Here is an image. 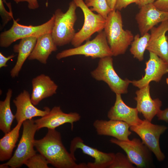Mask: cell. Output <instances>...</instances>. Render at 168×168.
Returning a JSON list of instances; mask_svg holds the SVG:
<instances>
[{"label": "cell", "instance_id": "obj_1", "mask_svg": "<svg viewBox=\"0 0 168 168\" xmlns=\"http://www.w3.org/2000/svg\"><path fill=\"white\" fill-rule=\"evenodd\" d=\"M34 146L49 164L57 168H87L86 164L76 163V158L63 144L61 134L55 129H48L43 138L35 140Z\"/></svg>", "mask_w": 168, "mask_h": 168}, {"label": "cell", "instance_id": "obj_2", "mask_svg": "<svg viewBox=\"0 0 168 168\" xmlns=\"http://www.w3.org/2000/svg\"><path fill=\"white\" fill-rule=\"evenodd\" d=\"M104 31L113 56L124 54L133 40L132 32L123 29L121 14L118 10H112L108 15Z\"/></svg>", "mask_w": 168, "mask_h": 168}, {"label": "cell", "instance_id": "obj_3", "mask_svg": "<svg viewBox=\"0 0 168 168\" xmlns=\"http://www.w3.org/2000/svg\"><path fill=\"white\" fill-rule=\"evenodd\" d=\"M77 7L72 0L69 3L65 13L60 9L55 12V21L51 32L54 40L57 46H62L71 43L76 32L74 24L77 19L76 11Z\"/></svg>", "mask_w": 168, "mask_h": 168}, {"label": "cell", "instance_id": "obj_4", "mask_svg": "<svg viewBox=\"0 0 168 168\" xmlns=\"http://www.w3.org/2000/svg\"><path fill=\"white\" fill-rule=\"evenodd\" d=\"M22 125V135L16 150L7 162L0 165V168H19L28 159L36 153L34 147V136L38 130L37 126L32 119L24 121Z\"/></svg>", "mask_w": 168, "mask_h": 168}, {"label": "cell", "instance_id": "obj_5", "mask_svg": "<svg viewBox=\"0 0 168 168\" xmlns=\"http://www.w3.org/2000/svg\"><path fill=\"white\" fill-rule=\"evenodd\" d=\"M13 24L8 30L2 32L0 35V46L7 48L13 43L22 38L35 37L37 38L46 34L51 33L55 21V16L53 14L46 22L37 26H24L20 24L13 19Z\"/></svg>", "mask_w": 168, "mask_h": 168}, {"label": "cell", "instance_id": "obj_6", "mask_svg": "<svg viewBox=\"0 0 168 168\" xmlns=\"http://www.w3.org/2000/svg\"><path fill=\"white\" fill-rule=\"evenodd\" d=\"M96 36L91 40H88L83 45L64 50L56 55L58 60L76 55H83L92 58H102L113 56L108 44L105 31L98 33Z\"/></svg>", "mask_w": 168, "mask_h": 168}, {"label": "cell", "instance_id": "obj_7", "mask_svg": "<svg viewBox=\"0 0 168 168\" xmlns=\"http://www.w3.org/2000/svg\"><path fill=\"white\" fill-rule=\"evenodd\" d=\"M91 75L96 80L105 82L115 94L121 95L128 92L130 80L123 79L118 76L114 68L111 56L100 58L97 67L91 72Z\"/></svg>", "mask_w": 168, "mask_h": 168}, {"label": "cell", "instance_id": "obj_8", "mask_svg": "<svg viewBox=\"0 0 168 168\" xmlns=\"http://www.w3.org/2000/svg\"><path fill=\"white\" fill-rule=\"evenodd\" d=\"M77 7L83 12L84 20L82 28L77 32L71 42L74 47L79 46L85 41L89 40L96 32L99 33L105 28L106 20L99 14H96L89 8L83 0H73Z\"/></svg>", "mask_w": 168, "mask_h": 168}, {"label": "cell", "instance_id": "obj_9", "mask_svg": "<svg viewBox=\"0 0 168 168\" xmlns=\"http://www.w3.org/2000/svg\"><path fill=\"white\" fill-rule=\"evenodd\" d=\"M167 128L165 126L154 124L145 119L142 120L139 124L130 127V130L140 137L142 142L160 161L164 160L165 157L161 150L160 138Z\"/></svg>", "mask_w": 168, "mask_h": 168}, {"label": "cell", "instance_id": "obj_10", "mask_svg": "<svg viewBox=\"0 0 168 168\" xmlns=\"http://www.w3.org/2000/svg\"><path fill=\"white\" fill-rule=\"evenodd\" d=\"M110 141L123 149L131 162L138 168L147 167L151 161V151L138 138L125 141L112 138Z\"/></svg>", "mask_w": 168, "mask_h": 168}, {"label": "cell", "instance_id": "obj_11", "mask_svg": "<svg viewBox=\"0 0 168 168\" xmlns=\"http://www.w3.org/2000/svg\"><path fill=\"white\" fill-rule=\"evenodd\" d=\"M94 159V162L86 164L87 168H109L113 162L115 156L113 153H105L85 144L79 137L74 138L71 141L70 152L74 157L75 152L77 149Z\"/></svg>", "mask_w": 168, "mask_h": 168}, {"label": "cell", "instance_id": "obj_12", "mask_svg": "<svg viewBox=\"0 0 168 168\" xmlns=\"http://www.w3.org/2000/svg\"><path fill=\"white\" fill-rule=\"evenodd\" d=\"M149 52V59L145 63L144 75L139 80L130 81V83L139 89L152 81L159 82L164 75L168 73V64L155 54Z\"/></svg>", "mask_w": 168, "mask_h": 168}, {"label": "cell", "instance_id": "obj_13", "mask_svg": "<svg viewBox=\"0 0 168 168\" xmlns=\"http://www.w3.org/2000/svg\"><path fill=\"white\" fill-rule=\"evenodd\" d=\"M81 116L77 113H66L63 111L60 106H54L49 113L41 118L34 120L38 130L43 128L54 129L65 123L71 124L72 130L73 123L80 120Z\"/></svg>", "mask_w": 168, "mask_h": 168}, {"label": "cell", "instance_id": "obj_14", "mask_svg": "<svg viewBox=\"0 0 168 168\" xmlns=\"http://www.w3.org/2000/svg\"><path fill=\"white\" fill-rule=\"evenodd\" d=\"M140 8L135 19L141 36L148 33L158 23L168 20V12L160 10L153 3L145 5Z\"/></svg>", "mask_w": 168, "mask_h": 168}, {"label": "cell", "instance_id": "obj_15", "mask_svg": "<svg viewBox=\"0 0 168 168\" xmlns=\"http://www.w3.org/2000/svg\"><path fill=\"white\" fill-rule=\"evenodd\" d=\"M16 107L15 114L17 123L23 122L26 120L32 119L36 117H43L50 110L47 107L44 108V110L39 109L32 103L30 94L26 90H24L13 100Z\"/></svg>", "mask_w": 168, "mask_h": 168}, {"label": "cell", "instance_id": "obj_16", "mask_svg": "<svg viewBox=\"0 0 168 168\" xmlns=\"http://www.w3.org/2000/svg\"><path fill=\"white\" fill-rule=\"evenodd\" d=\"M150 37L146 49L159 56L168 64V20L150 30Z\"/></svg>", "mask_w": 168, "mask_h": 168}, {"label": "cell", "instance_id": "obj_17", "mask_svg": "<svg viewBox=\"0 0 168 168\" xmlns=\"http://www.w3.org/2000/svg\"><path fill=\"white\" fill-rule=\"evenodd\" d=\"M149 84L139 89L135 92L134 98L137 102L136 108L142 114L145 119L151 122L161 110L162 102L158 98L152 99L150 94Z\"/></svg>", "mask_w": 168, "mask_h": 168}, {"label": "cell", "instance_id": "obj_18", "mask_svg": "<svg viewBox=\"0 0 168 168\" xmlns=\"http://www.w3.org/2000/svg\"><path fill=\"white\" fill-rule=\"evenodd\" d=\"M93 125L99 135L110 136L122 141L130 140L128 137L132 133L129 130L130 126L124 121L96 119Z\"/></svg>", "mask_w": 168, "mask_h": 168}, {"label": "cell", "instance_id": "obj_19", "mask_svg": "<svg viewBox=\"0 0 168 168\" xmlns=\"http://www.w3.org/2000/svg\"><path fill=\"white\" fill-rule=\"evenodd\" d=\"M138 112L136 107H130L125 104L121 94H116L114 104L109 111L107 117L109 119L124 121L131 126L142 122L138 117Z\"/></svg>", "mask_w": 168, "mask_h": 168}, {"label": "cell", "instance_id": "obj_20", "mask_svg": "<svg viewBox=\"0 0 168 168\" xmlns=\"http://www.w3.org/2000/svg\"><path fill=\"white\" fill-rule=\"evenodd\" d=\"M32 84L30 98L35 105H38L43 99L55 94L58 87L49 76L43 74L33 78Z\"/></svg>", "mask_w": 168, "mask_h": 168}, {"label": "cell", "instance_id": "obj_21", "mask_svg": "<svg viewBox=\"0 0 168 168\" xmlns=\"http://www.w3.org/2000/svg\"><path fill=\"white\" fill-rule=\"evenodd\" d=\"M57 46L51 33L44 34L37 38L34 48L28 58L29 60H37L46 64L50 55L57 50Z\"/></svg>", "mask_w": 168, "mask_h": 168}, {"label": "cell", "instance_id": "obj_22", "mask_svg": "<svg viewBox=\"0 0 168 168\" xmlns=\"http://www.w3.org/2000/svg\"><path fill=\"white\" fill-rule=\"evenodd\" d=\"M37 38L30 37L21 39L19 43L13 47L14 52L18 53L16 63L10 71V75L14 78L18 76L25 62L30 55L36 44Z\"/></svg>", "mask_w": 168, "mask_h": 168}, {"label": "cell", "instance_id": "obj_23", "mask_svg": "<svg viewBox=\"0 0 168 168\" xmlns=\"http://www.w3.org/2000/svg\"><path fill=\"white\" fill-rule=\"evenodd\" d=\"M23 122H19L10 132L5 133L0 139V161L9 160L12 157L13 150L16 147Z\"/></svg>", "mask_w": 168, "mask_h": 168}, {"label": "cell", "instance_id": "obj_24", "mask_svg": "<svg viewBox=\"0 0 168 168\" xmlns=\"http://www.w3.org/2000/svg\"><path fill=\"white\" fill-rule=\"evenodd\" d=\"M12 94V90L9 89L5 100L0 101V129L5 134L11 130L12 123L15 118L10 107Z\"/></svg>", "mask_w": 168, "mask_h": 168}, {"label": "cell", "instance_id": "obj_25", "mask_svg": "<svg viewBox=\"0 0 168 168\" xmlns=\"http://www.w3.org/2000/svg\"><path fill=\"white\" fill-rule=\"evenodd\" d=\"M150 37V34L147 33L140 37L138 34L134 37L133 40L131 44L130 52L134 58L140 61L144 59V55Z\"/></svg>", "mask_w": 168, "mask_h": 168}, {"label": "cell", "instance_id": "obj_26", "mask_svg": "<svg viewBox=\"0 0 168 168\" xmlns=\"http://www.w3.org/2000/svg\"><path fill=\"white\" fill-rule=\"evenodd\" d=\"M92 12L95 11L106 19L109 13L112 10L109 6L106 0H88L85 2Z\"/></svg>", "mask_w": 168, "mask_h": 168}, {"label": "cell", "instance_id": "obj_27", "mask_svg": "<svg viewBox=\"0 0 168 168\" xmlns=\"http://www.w3.org/2000/svg\"><path fill=\"white\" fill-rule=\"evenodd\" d=\"M48 161L42 155L36 153L28 159L24 164L29 168H48Z\"/></svg>", "mask_w": 168, "mask_h": 168}, {"label": "cell", "instance_id": "obj_28", "mask_svg": "<svg viewBox=\"0 0 168 168\" xmlns=\"http://www.w3.org/2000/svg\"><path fill=\"white\" fill-rule=\"evenodd\" d=\"M0 15L3 27L14 18L10 2H7L5 0H0Z\"/></svg>", "mask_w": 168, "mask_h": 168}, {"label": "cell", "instance_id": "obj_29", "mask_svg": "<svg viewBox=\"0 0 168 168\" xmlns=\"http://www.w3.org/2000/svg\"><path fill=\"white\" fill-rule=\"evenodd\" d=\"M133 164L127 156L119 152L115 154L114 161L109 168H134Z\"/></svg>", "mask_w": 168, "mask_h": 168}, {"label": "cell", "instance_id": "obj_30", "mask_svg": "<svg viewBox=\"0 0 168 168\" xmlns=\"http://www.w3.org/2000/svg\"><path fill=\"white\" fill-rule=\"evenodd\" d=\"M139 1V0H117L115 9L120 11L129 5L134 3L138 5Z\"/></svg>", "mask_w": 168, "mask_h": 168}, {"label": "cell", "instance_id": "obj_31", "mask_svg": "<svg viewBox=\"0 0 168 168\" xmlns=\"http://www.w3.org/2000/svg\"><path fill=\"white\" fill-rule=\"evenodd\" d=\"M153 4L160 10L168 12V0H156Z\"/></svg>", "mask_w": 168, "mask_h": 168}, {"label": "cell", "instance_id": "obj_32", "mask_svg": "<svg viewBox=\"0 0 168 168\" xmlns=\"http://www.w3.org/2000/svg\"><path fill=\"white\" fill-rule=\"evenodd\" d=\"M14 1L17 3L21 2H27L28 4V8L30 9H37L39 6L37 0H15Z\"/></svg>", "mask_w": 168, "mask_h": 168}, {"label": "cell", "instance_id": "obj_33", "mask_svg": "<svg viewBox=\"0 0 168 168\" xmlns=\"http://www.w3.org/2000/svg\"><path fill=\"white\" fill-rule=\"evenodd\" d=\"M15 56V55L12 54L6 57L1 52H0V68L7 67V62Z\"/></svg>", "mask_w": 168, "mask_h": 168}, {"label": "cell", "instance_id": "obj_34", "mask_svg": "<svg viewBox=\"0 0 168 168\" xmlns=\"http://www.w3.org/2000/svg\"><path fill=\"white\" fill-rule=\"evenodd\" d=\"M159 120L168 122V107L163 110H161L156 115Z\"/></svg>", "mask_w": 168, "mask_h": 168}, {"label": "cell", "instance_id": "obj_35", "mask_svg": "<svg viewBox=\"0 0 168 168\" xmlns=\"http://www.w3.org/2000/svg\"><path fill=\"white\" fill-rule=\"evenodd\" d=\"M156 0H139L138 5L140 8L142 6L150 3H153Z\"/></svg>", "mask_w": 168, "mask_h": 168}, {"label": "cell", "instance_id": "obj_36", "mask_svg": "<svg viewBox=\"0 0 168 168\" xmlns=\"http://www.w3.org/2000/svg\"><path fill=\"white\" fill-rule=\"evenodd\" d=\"M109 6L112 10L115 9L117 0H106Z\"/></svg>", "mask_w": 168, "mask_h": 168}, {"label": "cell", "instance_id": "obj_37", "mask_svg": "<svg viewBox=\"0 0 168 168\" xmlns=\"http://www.w3.org/2000/svg\"><path fill=\"white\" fill-rule=\"evenodd\" d=\"M166 83L168 85V78H166Z\"/></svg>", "mask_w": 168, "mask_h": 168}, {"label": "cell", "instance_id": "obj_38", "mask_svg": "<svg viewBox=\"0 0 168 168\" xmlns=\"http://www.w3.org/2000/svg\"><path fill=\"white\" fill-rule=\"evenodd\" d=\"M88 0H85V2H86Z\"/></svg>", "mask_w": 168, "mask_h": 168}, {"label": "cell", "instance_id": "obj_39", "mask_svg": "<svg viewBox=\"0 0 168 168\" xmlns=\"http://www.w3.org/2000/svg\"><path fill=\"white\" fill-rule=\"evenodd\" d=\"M14 0V1L15 0Z\"/></svg>", "mask_w": 168, "mask_h": 168}]
</instances>
